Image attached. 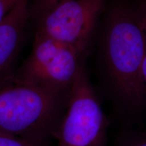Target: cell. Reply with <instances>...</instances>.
Wrapping results in <instances>:
<instances>
[{"label": "cell", "instance_id": "30bf717a", "mask_svg": "<svg viewBox=\"0 0 146 146\" xmlns=\"http://www.w3.org/2000/svg\"><path fill=\"white\" fill-rule=\"evenodd\" d=\"M126 146H146V141L144 138L138 139L129 143Z\"/></svg>", "mask_w": 146, "mask_h": 146}, {"label": "cell", "instance_id": "52a82bcc", "mask_svg": "<svg viewBox=\"0 0 146 146\" xmlns=\"http://www.w3.org/2000/svg\"><path fill=\"white\" fill-rule=\"evenodd\" d=\"M0 146H46L45 142L18 137L0 132Z\"/></svg>", "mask_w": 146, "mask_h": 146}, {"label": "cell", "instance_id": "5b68a950", "mask_svg": "<svg viewBox=\"0 0 146 146\" xmlns=\"http://www.w3.org/2000/svg\"><path fill=\"white\" fill-rule=\"evenodd\" d=\"M104 0H72L40 15L36 33L74 49L88 47Z\"/></svg>", "mask_w": 146, "mask_h": 146}, {"label": "cell", "instance_id": "8992f818", "mask_svg": "<svg viewBox=\"0 0 146 146\" xmlns=\"http://www.w3.org/2000/svg\"><path fill=\"white\" fill-rule=\"evenodd\" d=\"M29 15V0H17L0 23V80L13 73Z\"/></svg>", "mask_w": 146, "mask_h": 146}, {"label": "cell", "instance_id": "9c48e42d", "mask_svg": "<svg viewBox=\"0 0 146 146\" xmlns=\"http://www.w3.org/2000/svg\"><path fill=\"white\" fill-rule=\"evenodd\" d=\"M17 0H0V23Z\"/></svg>", "mask_w": 146, "mask_h": 146}, {"label": "cell", "instance_id": "3957f363", "mask_svg": "<svg viewBox=\"0 0 146 146\" xmlns=\"http://www.w3.org/2000/svg\"><path fill=\"white\" fill-rule=\"evenodd\" d=\"M66 107L52 135L58 146H105L109 121L82 66L69 89Z\"/></svg>", "mask_w": 146, "mask_h": 146}, {"label": "cell", "instance_id": "277c9868", "mask_svg": "<svg viewBox=\"0 0 146 146\" xmlns=\"http://www.w3.org/2000/svg\"><path fill=\"white\" fill-rule=\"evenodd\" d=\"M70 47L36 33L32 52L15 74L26 83L68 93L81 66Z\"/></svg>", "mask_w": 146, "mask_h": 146}, {"label": "cell", "instance_id": "6da1fadb", "mask_svg": "<svg viewBox=\"0 0 146 146\" xmlns=\"http://www.w3.org/2000/svg\"><path fill=\"white\" fill-rule=\"evenodd\" d=\"M143 12L117 4L110 11L104 35L106 69L115 91L129 106L143 103L146 84L139 67L146 56L145 23Z\"/></svg>", "mask_w": 146, "mask_h": 146}, {"label": "cell", "instance_id": "7a4b0ae2", "mask_svg": "<svg viewBox=\"0 0 146 146\" xmlns=\"http://www.w3.org/2000/svg\"><path fill=\"white\" fill-rule=\"evenodd\" d=\"M68 93L26 83L12 74L0 80V132L45 142L62 116Z\"/></svg>", "mask_w": 146, "mask_h": 146}, {"label": "cell", "instance_id": "ba28073f", "mask_svg": "<svg viewBox=\"0 0 146 146\" xmlns=\"http://www.w3.org/2000/svg\"><path fill=\"white\" fill-rule=\"evenodd\" d=\"M72 0H36V11L39 16L60 4Z\"/></svg>", "mask_w": 146, "mask_h": 146}]
</instances>
